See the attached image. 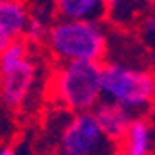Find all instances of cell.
Listing matches in <instances>:
<instances>
[{
  "label": "cell",
  "instance_id": "cell-1",
  "mask_svg": "<svg viewBox=\"0 0 155 155\" xmlns=\"http://www.w3.org/2000/svg\"><path fill=\"white\" fill-rule=\"evenodd\" d=\"M48 52L57 63L87 61L104 65L109 43L102 22L55 18L46 37Z\"/></svg>",
  "mask_w": 155,
  "mask_h": 155
},
{
  "label": "cell",
  "instance_id": "cell-2",
  "mask_svg": "<svg viewBox=\"0 0 155 155\" xmlns=\"http://www.w3.org/2000/svg\"><path fill=\"white\" fill-rule=\"evenodd\" d=\"M50 94L55 104L72 114L92 113L102 102V65L87 61L59 63L50 78Z\"/></svg>",
  "mask_w": 155,
  "mask_h": 155
},
{
  "label": "cell",
  "instance_id": "cell-3",
  "mask_svg": "<svg viewBox=\"0 0 155 155\" xmlns=\"http://www.w3.org/2000/svg\"><path fill=\"white\" fill-rule=\"evenodd\" d=\"M102 92L105 100L116 102L129 111L146 109L155 104V72L105 61L102 65Z\"/></svg>",
  "mask_w": 155,
  "mask_h": 155
},
{
  "label": "cell",
  "instance_id": "cell-4",
  "mask_svg": "<svg viewBox=\"0 0 155 155\" xmlns=\"http://www.w3.org/2000/svg\"><path fill=\"white\" fill-rule=\"evenodd\" d=\"M59 150L72 155H118L120 144L102 131L92 113H80L61 129Z\"/></svg>",
  "mask_w": 155,
  "mask_h": 155
},
{
  "label": "cell",
  "instance_id": "cell-5",
  "mask_svg": "<svg viewBox=\"0 0 155 155\" xmlns=\"http://www.w3.org/2000/svg\"><path fill=\"white\" fill-rule=\"evenodd\" d=\"M37 81V65L26 57L6 70H0V100L9 109L22 107Z\"/></svg>",
  "mask_w": 155,
  "mask_h": 155
},
{
  "label": "cell",
  "instance_id": "cell-6",
  "mask_svg": "<svg viewBox=\"0 0 155 155\" xmlns=\"http://www.w3.org/2000/svg\"><path fill=\"white\" fill-rule=\"evenodd\" d=\"M92 114L98 126L102 127V131L116 144H122L133 120L137 118V116H133V111L111 100H102L94 107Z\"/></svg>",
  "mask_w": 155,
  "mask_h": 155
},
{
  "label": "cell",
  "instance_id": "cell-7",
  "mask_svg": "<svg viewBox=\"0 0 155 155\" xmlns=\"http://www.w3.org/2000/svg\"><path fill=\"white\" fill-rule=\"evenodd\" d=\"M150 13V0H109L105 21L120 30H137Z\"/></svg>",
  "mask_w": 155,
  "mask_h": 155
},
{
  "label": "cell",
  "instance_id": "cell-8",
  "mask_svg": "<svg viewBox=\"0 0 155 155\" xmlns=\"http://www.w3.org/2000/svg\"><path fill=\"white\" fill-rule=\"evenodd\" d=\"M109 0H55L54 17L65 21H96L105 18Z\"/></svg>",
  "mask_w": 155,
  "mask_h": 155
},
{
  "label": "cell",
  "instance_id": "cell-9",
  "mask_svg": "<svg viewBox=\"0 0 155 155\" xmlns=\"http://www.w3.org/2000/svg\"><path fill=\"white\" fill-rule=\"evenodd\" d=\"M31 9L26 0H0V28L13 39H22Z\"/></svg>",
  "mask_w": 155,
  "mask_h": 155
},
{
  "label": "cell",
  "instance_id": "cell-10",
  "mask_svg": "<svg viewBox=\"0 0 155 155\" xmlns=\"http://www.w3.org/2000/svg\"><path fill=\"white\" fill-rule=\"evenodd\" d=\"M118 155H151V126L148 118L137 116L126 139L120 144Z\"/></svg>",
  "mask_w": 155,
  "mask_h": 155
},
{
  "label": "cell",
  "instance_id": "cell-11",
  "mask_svg": "<svg viewBox=\"0 0 155 155\" xmlns=\"http://www.w3.org/2000/svg\"><path fill=\"white\" fill-rule=\"evenodd\" d=\"M54 21L43 17V15H37V13H31L30 17V22L26 26V31H24V41L30 45H39V43H46V37H48V31H50V24Z\"/></svg>",
  "mask_w": 155,
  "mask_h": 155
},
{
  "label": "cell",
  "instance_id": "cell-12",
  "mask_svg": "<svg viewBox=\"0 0 155 155\" xmlns=\"http://www.w3.org/2000/svg\"><path fill=\"white\" fill-rule=\"evenodd\" d=\"M139 35H140V41L146 46H151V50L155 48V11L148 13L146 18L140 22V26L137 28Z\"/></svg>",
  "mask_w": 155,
  "mask_h": 155
},
{
  "label": "cell",
  "instance_id": "cell-13",
  "mask_svg": "<svg viewBox=\"0 0 155 155\" xmlns=\"http://www.w3.org/2000/svg\"><path fill=\"white\" fill-rule=\"evenodd\" d=\"M35 8L31 9V13H37V15H43L46 18H50V21H55L54 17V4L55 0H33Z\"/></svg>",
  "mask_w": 155,
  "mask_h": 155
},
{
  "label": "cell",
  "instance_id": "cell-14",
  "mask_svg": "<svg viewBox=\"0 0 155 155\" xmlns=\"http://www.w3.org/2000/svg\"><path fill=\"white\" fill-rule=\"evenodd\" d=\"M13 41H15V39H13V37H11L6 30L0 28V55H2V54L8 50V46H9Z\"/></svg>",
  "mask_w": 155,
  "mask_h": 155
},
{
  "label": "cell",
  "instance_id": "cell-15",
  "mask_svg": "<svg viewBox=\"0 0 155 155\" xmlns=\"http://www.w3.org/2000/svg\"><path fill=\"white\" fill-rule=\"evenodd\" d=\"M148 63L151 65V72H155V48L150 52V55H148Z\"/></svg>",
  "mask_w": 155,
  "mask_h": 155
},
{
  "label": "cell",
  "instance_id": "cell-16",
  "mask_svg": "<svg viewBox=\"0 0 155 155\" xmlns=\"http://www.w3.org/2000/svg\"><path fill=\"white\" fill-rule=\"evenodd\" d=\"M0 155H17V153L11 148H2V150H0Z\"/></svg>",
  "mask_w": 155,
  "mask_h": 155
},
{
  "label": "cell",
  "instance_id": "cell-17",
  "mask_svg": "<svg viewBox=\"0 0 155 155\" xmlns=\"http://www.w3.org/2000/svg\"><path fill=\"white\" fill-rule=\"evenodd\" d=\"M50 155H72V153H67V151H63V150H57V151H54V153H50Z\"/></svg>",
  "mask_w": 155,
  "mask_h": 155
},
{
  "label": "cell",
  "instance_id": "cell-18",
  "mask_svg": "<svg viewBox=\"0 0 155 155\" xmlns=\"http://www.w3.org/2000/svg\"><path fill=\"white\" fill-rule=\"evenodd\" d=\"M150 9L155 11V0H150Z\"/></svg>",
  "mask_w": 155,
  "mask_h": 155
}]
</instances>
